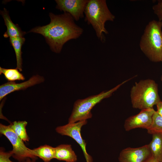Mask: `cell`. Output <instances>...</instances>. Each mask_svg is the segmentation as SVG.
<instances>
[{
  "mask_svg": "<svg viewBox=\"0 0 162 162\" xmlns=\"http://www.w3.org/2000/svg\"><path fill=\"white\" fill-rule=\"evenodd\" d=\"M49 16L51 20L50 23L34 28L29 32L42 35L51 50L59 53L66 42L79 38L83 30L75 23L73 17L68 13L60 15L50 13Z\"/></svg>",
  "mask_w": 162,
  "mask_h": 162,
  "instance_id": "obj_1",
  "label": "cell"
},
{
  "mask_svg": "<svg viewBox=\"0 0 162 162\" xmlns=\"http://www.w3.org/2000/svg\"><path fill=\"white\" fill-rule=\"evenodd\" d=\"M162 21L154 20L146 25L140 39L141 50L151 61L157 62L162 58Z\"/></svg>",
  "mask_w": 162,
  "mask_h": 162,
  "instance_id": "obj_2",
  "label": "cell"
},
{
  "mask_svg": "<svg viewBox=\"0 0 162 162\" xmlns=\"http://www.w3.org/2000/svg\"><path fill=\"white\" fill-rule=\"evenodd\" d=\"M84 14L85 21L92 26L97 37L103 42L104 40L103 33H108L105 27L106 22L108 21H113L115 18L109 10L106 0H88Z\"/></svg>",
  "mask_w": 162,
  "mask_h": 162,
  "instance_id": "obj_3",
  "label": "cell"
},
{
  "mask_svg": "<svg viewBox=\"0 0 162 162\" xmlns=\"http://www.w3.org/2000/svg\"><path fill=\"white\" fill-rule=\"evenodd\" d=\"M130 98L132 107L141 110L153 108L161 101L158 85L151 79L136 82L131 88Z\"/></svg>",
  "mask_w": 162,
  "mask_h": 162,
  "instance_id": "obj_4",
  "label": "cell"
},
{
  "mask_svg": "<svg viewBox=\"0 0 162 162\" xmlns=\"http://www.w3.org/2000/svg\"><path fill=\"white\" fill-rule=\"evenodd\" d=\"M135 76L123 81L114 87L106 91H104L98 94L92 95L82 99H78L74 102L72 113L68 119V123H74L87 120L91 118V111L93 107L103 100L110 97L121 86Z\"/></svg>",
  "mask_w": 162,
  "mask_h": 162,
  "instance_id": "obj_5",
  "label": "cell"
},
{
  "mask_svg": "<svg viewBox=\"0 0 162 162\" xmlns=\"http://www.w3.org/2000/svg\"><path fill=\"white\" fill-rule=\"evenodd\" d=\"M0 133L5 136L11 143L13 146L12 157L21 162L28 158L36 160L37 157L31 154L30 149L27 148L21 140L15 133L10 126L0 124Z\"/></svg>",
  "mask_w": 162,
  "mask_h": 162,
  "instance_id": "obj_6",
  "label": "cell"
},
{
  "mask_svg": "<svg viewBox=\"0 0 162 162\" xmlns=\"http://www.w3.org/2000/svg\"><path fill=\"white\" fill-rule=\"evenodd\" d=\"M87 122V120H84L74 123H68L64 125L57 127L56 130L62 135L69 136L74 140L81 147L86 162H92V158L87 152L86 143L82 138L81 133V128Z\"/></svg>",
  "mask_w": 162,
  "mask_h": 162,
  "instance_id": "obj_7",
  "label": "cell"
},
{
  "mask_svg": "<svg viewBox=\"0 0 162 162\" xmlns=\"http://www.w3.org/2000/svg\"><path fill=\"white\" fill-rule=\"evenodd\" d=\"M155 111L153 108L142 109L138 114L128 117L124 122L125 130L129 131L137 128L147 130L152 124Z\"/></svg>",
  "mask_w": 162,
  "mask_h": 162,
  "instance_id": "obj_8",
  "label": "cell"
},
{
  "mask_svg": "<svg viewBox=\"0 0 162 162\" xmlns=\"http://www.w3.org/2000/svg\"><path fill=\"white\" fill-rule=\"evenodd\" d=\"M152 157L148 144L137 148L122 149L118 157L119 162H146Z\"/></svg>",
  "mask_w": 162,
  "mask_h": 162,
  "instance_id": "obj_9",
  "label": "cell"
},
{
  "mask_svg": "<svg viewBox=\"0 0 162 162\" xmlns=\"http://www.w3.org/2000/svg\"><path fill=\"white\" fill-rule=\"evenodd\" d=\"M56 8L69 14L74 20L78 21L84 17L88 0H56Z\"/></svg>",
  "mask_w": 162,
  "mask_h": 162,
  "instance_id": "obj_10",
  "label": "cell"
},
{
  "mask_svg": "<svg viewBox=\"0 0 162 162\" xmlns=\"http://www.w3.org/2000/svg\"><path fill=\"white\" fill-rule=\"evenodd\" d=\"M44 78L37 75L32 76L28 80L20 83L8 82L0 86V100L12 92L24 90L28 87L43 82Z\"/></svg>",
  "mask_w": 162,
  "mask_h": 162,
  "instance_id": "obj_11",
  "label": "cell"
},
{
  "mask_svg": "<svg viewBox=\"0 0 162 162\" xmlns=\"http://www.w3.org/2000/svg\"><path fill=\"white\" fill-rule=\"evenodd\" d=\"M1 14L7 28L6 32L3 35L4 37L5 38L23 37L26 32H23L17 25L14 24L12 22L7 9L4 8L3 10L1 11Z\"/></svg>",
  "mask_w": 162,
  "mask_h": 162,
  "instance_id": "obj_12",
  "label": "cell"
},
{
  "mask_svg": "<svg viewBox=\"0 0 162 162\" xmlns=\"http://www.w3.org/2000/svg\"><path fill=\"white\" fill-rule=\"evenodd\" d=\"M54 158L66 162H76L77 157L69 144H61L55 148Z\"/></svg>",
  "mask_w": 162,
  "mask_h": 162,
  "instance_id": "obj_13",
  "label": "cell"
},
{
  "mask_svg": "<svg viewBox=\"0 0 162 162\" xmlns=\"http://www.w3.org/2000/svg\"><path fill=\"white\" fill-rule=\"evenodd\" d=\"M31 154L33 156L39 157L44 162H49L54 158L55 148L47 145L42 146L32 149Z\"/></svg>",
  "mask_w": 162,
  "mask_h": 162,
  "instance_id": "obj_14",
  "label": "cell"
},
{
  "mask_svg": "<svg viewBox=\"0 0 162 162\" xmlns=\"http://www.w3.org/2000/svg\"><path fill=\"white\" fill-rule=\"evenodd\" d=\"M152 156L160 162H162V134H154L148 144Z\"/></svg>",
  "mask_w": 162,
  "mask_h": 162,
  "instance_id": "obj_15",
  "label": "cell"
},
{
  "mask_svg": "<svg viewBox=\"0 0 162 162\" xmlns=\"http://www.w3.org/2000/svg\"><path fill=\"white\" fill-rule=\"evenodd\" d=\"M10 44L13 47L15 53L16 68L20 71L22 70V59L21 49L22 45L25 42V39L23 37H16L9 38Z\"/></svg>",
  "mask_w": 162,
  "mask_h": 162,
  "instance_id": "obj_16",
  "label": "cell"
},
{
  "mask_svg": "<svg viewBox=\"0 0 162 162\" xmlns=\"http://www.w3.org/2000/svg\"><path fill=\"white\" fill-rule=\"evenodd\" d=\"M27 123L26 121H15L9 125L18 136L25 142L29 141V140L26 129Z\"/></svg>",
  "mask_w": 162,
  "mask_h": 162,
  "instance_id": "obj_17",
  "label": "cell"
},
{
  "mask_svg": "<svg viewBox=\"0 0 162 162\" xmlns=\"http://www.w3.org/2000/svg\"><path fill=\"white\" fill-rule=\"evenodd\" d=\"M19 71L17 68L6 69L0 67V74H3L9 82L23 80L25 79L23 75Z\"/></svg>",
  "mask_w": 162,
  "mask_h": 162,
  "instance_id": "obj_18",
  "label": "cell"
},
{
  "mask_svg": "<svg viewBox=\"0 0 162 162\" xmlns=\"http://www.w3.org/2000/svg\"><path fill=\"white\" fill-rule=\"evenodd\" d=\"M147 130L148 134L152 135L156 133L162 134V117L156 111L153 116L152 124Z\"/></svg>",
  "mask_w": 162,
  "mask_h": 162,
  "instance_id": "obj_19",
  "label": "cell"
},
{
  "mask_svg": "<svg viewBox=\"0 0 162 162\" xmlns=\"http://www.w3.org/2000/svg\"><path fill=\"white\" fill-rule=\"evenodd\" d=\"M152 9L159 21H162V0H159L157 4L153 6Z\"/></svg>",
  "mask_w": 162,
  "mask_h": 162,
  "instance_id": "obj_20",
  "label": "cell"
},
{
  "mask_svg": "<svg viewBox=\"0 0 162 162\" xmlns=\"http://www.w3.org/2000/svg\"><path fill=\"white\" fill-rule=\"evenodd\" d=\"M13 153L12 151L5 152L3 149L1 148L0 150V162H14L10 159L12 156Z\"/></svg>",
  "mask_w": 162,
  "mask_h": 162,
  "instance_id": "obj_21",
  "label": "cell"
},
{
  "mask_svg": "<svg viewBox=\"0 0 162 162\" xmlns=\"http://www.w3.org/2000/svg\"><path fill=\"white\" fill-rule=\"evenodd\" d=\"M157 107V113L162 117V101L161 100L156 105Z\"/></svg>",
  "mask_w": 162,
  "mask_h": 162,
  "instance_id": "obj_22",
  "label": "cell"
},
{
  "mask_svg": "<svg viewBox=\"0 0 162 162\" xmlns=\"http://www.w3.org/2000/svg\"><path fill=\"white\" fill-rule=\"evenodd\" d=\"M35 160H36L32 159L30 158H28L25 160L19 162H35Z\"/></svg>",
  "mask_w": 162,
  "mask_h": 162,
  "instance_id": "obj_23",
  "label": "cell"
},
{
  "mask_svg": "<svg viewBox=\"0 0 162 162\" xmlns=\"http://www.w3.org/2000/svg\"><path fill=\"white\" fill-rule=\"evenodd\" d=\"M146 162H160L156 160L152 156Z\"/></svg>",
  "mask_w": 162,
  "mask_h": 162,
  "instance_id": "obj_24",
  "label": "cell"
},
{
  "mask_svg": "<svg viewBox=\"0 0 162 162\" xmlns=\"http://www.w3.org/2000/svg\"><path fill=\"white\" fill-rule=\"evenodd\" d=\"M161 62H162V58L161 59ZM161 80L162 81V76H161Z\"/></svg>",
  "mask_w": 162,
  "mask_h": 162,
  "instance_id": "obj_25",
  "label": "cell"
}]
</instances>
